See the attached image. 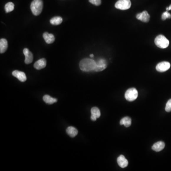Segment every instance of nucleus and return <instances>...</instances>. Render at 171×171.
<instances>
[{
  "mask_svg": "<svg viewBox=\"0 0 171 171\" xmlns=\"http://www.w3.org/2000/svg\"><path fill=\"white\" fill-rule=\"evenodd\" d=\"M96 61L91 59H84L80 61V68L82 71L90 72L94 71Z\"/></svg>",
  "mask_w": 171,
  "mask_h": 171,
  "instance_id": "f257e3e1",
  "label": "nucleus"
},
{
  "mask_svg": "<svg viewBox=\"0 0 171 171\" xmlns=\"http://www.w3.org/2000/svg\"><path fill=\"white\" fill-rule=\"evenodd\" d=\"M43 1L42 0H33L31 4V9L35 16L40 14L42 11Z\"/></svg>",
  "mask_w": 171,
  "mask_h": 171,
  "instance_id": "f03ea898",
  "label": "nucleus"
},
{
  "mask_svg": "<svg viewBox=\"0 0 171 171\" xmlns=\"http://www.w3.org/2000/svg\"><path fill=\"white\" fill-rule=\"evenodd\" d=\"M154 43L157 47L161 49L167 48L169 45V41L162 35L157 36L154 40Z\"/></svg>",
  "mask_w": 171,
  "mask_h": 171,
  "instance_id": "7ed1b4c3",
  "label": "nucleus"
},
{
  "mask_svg": "<svg viewBox=\"0 0 171 171\" xmlns=\"http://www.w3.org/2000/svg\"><path fill=\"white\" fill-rule=\"evenodd\" d=\"M138 91L136 88H130L126 91L125 97L128 101H133L138 97Z\"/></svg>",
  "mask_w": 171,
  "mask_h": 171,
  "instance_id": "20e7f679",
  "label": "nucleus"
},
{
  "mask_svg": "<svg viewBox=\"0 0 171 171\" xmlns=\"http://www.w3.org/2000/svg\"><path fill=\"white\" fill-rule=\"evenodd\" d=\"M131 6L130 0H119L115 4V7L121 10H128Z\"/></svg>",
  "mask_w": 171,
  "mask_h": 171,
  "instance_id": "39448f33",
  "label": "nucleus"
},
{
  "mask_svg": "<svg viewBox=\"0 0 171 171\" xmlns=\"http://www.w3.org/2000/svg\"><path fill=\"white\" fill-rule=\"evenodd\" d=\"M107 67V62L105 59H101L96 61L95 68L94 71L96 72L103 71Z\"/></svg>",
  "mask_w": 171,
  "mask_h": 171,
  "instance_id": "423d86ee",
  "label": "nucleus"
},
{
  "mask_svg": "<svg viewBox=\"0 0 171 171\" xmlns=\"http://www.w3.org/2000/svg\"><path fill=\"white\" fill-rule=\"evenodd\" d=\"M171 64L167 61H162L159 63L156 66V70L159 72H164L167 71L170 68Z\"/></svg>",
  "mask_w": 171,
  "mask_h": 171,
  "instance_id": "0eeeda50",
  "label": "nucleus"
},
{
  "mask_svg": "<svg viewBox=\"0 0 171 171\" xmlns=\"http://www.w3.org/2000/svg\"><path fill=\"white\" fill-rule=\"evenodd\" d=\"M137 18L143 22H148L150 20V16L147 11H144L137 15Z\"/></svg>",
  "mask_w": 171,
  "mask_h": 171,
  "instance_id": "6e6552de",
  "label": "nucleus"
},
{
  "mask_svg": "<svg viewBox=\"0 0 171 171\" xmlns=\"http://www.w3.org/2000/svg\"><path fill=\"white\" fill-rule=\"evenodd\" d=\"M23 54L25 56V63L26 64L31 63L33 61V54L29 51V50L27 48H25L23 50Z\"/></svg>",
  "mask_w": 171,
  "mask_h": 171,
  "instance_id": "1a4fd4ad",
  "label": "nucleus"
},
{
  "mask_svg": "<svg viewBox=\"0 0 171 171\" xmlns=\"http://www.w3.org/2000/svg\"><path fill=\"white\" fill-rule=\"evenodd\" d=\"M12 74L14 77H16L21 82H25L27 80V78L24 72L18 70H14L13 71Z\"/></svg>",
  "mask_w": 171,
  "mask_h": 171,
  "instance_id": "9d476101",
  "label": "nucleus"
},
{
  "mask_svg": "<svg viewBox=\"0 0 171 171\" xmlns=\"http://www.w3.org/2000/svg\"><path fill=\"white\" fill-rule=\"evenodd\" d=\"M91 119L92 121H96L97 119L99 118L101 116L100 110L97 107H94L92 108L91 109Z\"/></svg>",
  "mask_w": 171,
  "mask_h": 171,
  "instance_id": "9b49d317",
  "label": "nucleus"
},
{
  "mask_svg": "<svg viewBox=\"0 0 171 171\" xmlns=\"http://www.w3.org/2000/svg\"><path fill=\"white\" fill-rule=\"evenodd\" d=\"M117 164L120 167L124 168L127 167L128 162L123 155H120L117 159Z\"/></svg>",
  "mask_w": 171,
  "mask_h": 171,
  "instance_id": "f8f14e48",
  "label": "nucleus"
},
{
  "mask_svg": "<svg viewBox=\"0 0 171 171\" xmlns=\"http://www.w3.org/2000/svg\"><path fill=\"white\" fill-rule=\"evenodd\" d=\"M46 60L44 58L38 60L34 64V67L36 70H40L44 68L46 66Z\"/></svg>",
  "mask_w": 171,
  "mask_h": 171,
  "instance_id": "ddd939ff",
  "label": "nucleus"
},
{
  "mask_svg": "<svg viewBox=\"0 0 171 171\" xmlns=\"http://www.w3.org/2000/svg\"><path fill=\"white\" fill-rule=\"evenodd\" d=\"M43 37L47 44H51L54 42L55 41V38L54 36L52 34H50L47 32L43 33Z\"/></svg>",
  "mask_w": 171,
  "mask_h": 171,
  "instance_id": "4468645a",
  "label": "nucleus"
},
{
  "mask_svg": "<svg viewBox=\"0 0 171 171\" xmlns=\"http://www.w3.org/2000/svg\"><path fill=\"white\" fill-rule=\"evenodd\" d=\"M165 147V144L162 141H159L153 144L152 149L155 152H160Z\"/></svg>",
  "mask_w": 171,
  "mask_h": 171,
  "instance_id": "2eb2a0df",
  "label": "nucleus"
},
{
  "mask_svg": "<svg viewBox=\"0 0 171 171\" xmlns=\"http://www.w3.org/2000/svg\"><path fill=\"white\" fill-rule=\"evenodd\" d=\"M8 48L7 40L5 39L0 40V52L4 53L7 50Z\"/></svg>",
  "mask_w": 171,
  "mask_h": 171,
  "instance_id": "dca6fc26",
  "label": "nucleus"
},
{
  "mask_svg": "<svg viewBox=\"0 0 171 171\" xmlns=\"http://www.w3.org/2000/svg\"><path fill=\"white\" fill-rule=\"evenodd\" d=\"M66 132L71 137H74L78 134V130L75 127L73 126H69L68 127L66 130Z\"/></svg>",
  "mask_w": 171,
  "mask_h": 171,
  "instance_id": "f3484780",
  "label": "nucleus"
},
{
  "mask_svg": "<svg viewBox=\"0 0 171 171\" xmlns=\"http://www.w3.org/2000/svg\"><path fill=\"white\" fill-rule=\"evenodd\" d=\"M131 123H132L131 119L128 116L124 117L120 121V125H124L126 127H128L131 126Z\"/></svg>",
  "mask_w": 171,
  "mask_h": 171,
  "instance_id": "a211bd4d",
  "label": "nucleus"
},
{
  "mask_svg": "<svg viewBox=\"0 0 171 171\" xmlns=\"http://www.w3.org/2000/svg\"><path fill=\"white\" fill-rule=\"evenodd\" d=\"M43 99L44 100V101L47 103V104H54L57 101V99L54 98H52L50 96L48 95H46L44 96V97H43Z\"/></svg>",
  "mask_w": 171,
  "mask_h": 171,
  "instance_id": "6ab92c4d",
  "label": "nucleus"
},
{
  "mask_svg": "<svg viewBox=\"0 0 171 171\" xmlns=\"http://www.w3.org/2000/svg\"><path fill=\"white\" fill-rule=\"evenodd\" d=\"M63 19L60 16H55L51 19L50 20V22L51 24L53 25H58L63 22Z\"/></svg>",
  "mask_w": 171,
  "mask_h": 171,
  "instance_id": "aec40b11",
  "label": "nucleus"
},
{
  "mask_svg": "<svg viewBox=\"0 0 171 171\" xmlns=\"http://www.w3.org/2000/svg\"><path fill=\"white\" fill-rule=\"evenodd\" d=\"M4 8H5V11L7 13L11 12L14 10V3H11V2H9L5 4Z\"/></svg>",
  "mask_w": 171,
  "mask_h": 171,
  "instance_id": "412c9836",
  "label": "nucleus"
},
{
  "mask_svg": "<svg viewBox=\"0 0 171 171\" xmlns=\"http://www.w3.org/2000/svg\"><path fill=\"white\" fill-rule=\"evenodd\" d=\"M171 18V14L167 11L164 12L162 15V19L163 20H165L167 19H170Z\"/></svg>",
  "mask_w": 171,
  "mask_h": 171,
  "instance_id": "4be33fe9",
  "label": "nucleus"
},
{
  "mask_svg": "<svg viewBox=\"0 0 171 171\" xmlns=\"http://www.w3.org/2000/svg\"><path fill=\"white\" fill-rule=\"evenodd\" d=\"M165 111L167 112H170L171 111V99H169L166 103L165 108Z\"/></svg>",
  "mask_w": 171,
  "mask_h": 171,
  "instance_id": "5701e85b",
  "label": "nucleus"
},
{
  "mask_svg": "<svg viewBox=\"0 0 171 171\" xmlns=\"http://www.w3.org/2000/svg\"><path fill=\"white\" fill-rule=\"evenodd\" d=\"M89 1L96 6H99L101 4V0H89Z\"/></svg>",
  "mask_w": 171,
  "mask_h": 171,
  "instance_id": "b1692460",
  "label": "nucleus"
},
{
  "mask_svg": "<svg viewBox=\"0 0 171 171\" xmlns=\"http://www.w3.org/2000/svg\"><path fill=\"white\" fill-rule=\"evenodd\" d=\"M166 11H170V10H171V5H170V6H169V7L166 8Z\"/></svg>",
  "mask_w": 171,
  "mask_h": 171,
  "instance_id": "393cba45",
  "label": "nucleus"
},
{
  "mask_svg": "<svg viewBox=\"0 0 171 171\" xmlns=\"http://www.w3.org/2000/svg\"><path fill=\"white\" fill-rule=\"evenodd\" d=\"M90 57H94V55H93V54H91V55H90Z\"/></svg>",
  "mask_w": 171,
  "mask_h": 171,
  "instance_id": "a878e982",
  "label": "nucleus"
}]
</instances>
